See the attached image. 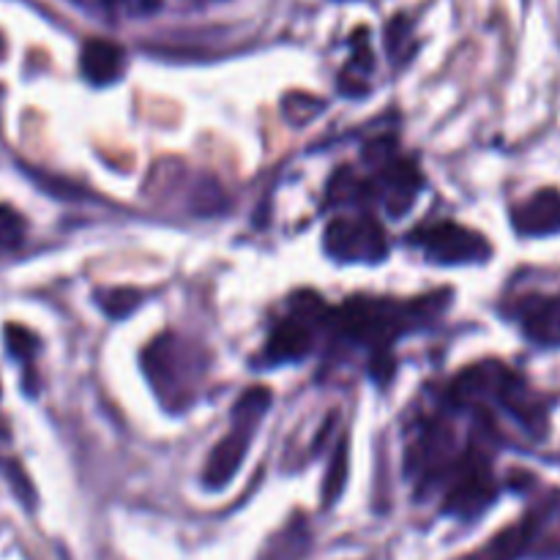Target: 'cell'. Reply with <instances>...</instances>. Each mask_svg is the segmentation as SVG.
<instances>
[{
	"label": "cell",
	"mask_w": 560,
	"mask_h": 560,
	"mask_svg": "<svg viewBox=\"0 0 560 560\" xmlns=\"http://www.w3.org/2000/svg\"><path fill=\"white\" fill-rule=\"evenodd\" d=\"M410 244L419 246L438 266H470L492 257V244L476 230L457 222H435L410 233Z\"/></svg>",
	"instance_id": "obj_4"
},
{
	"label": "cell",
	"mask_w": 560,
	"mask_h": 560,
	"mask_svg": "<svg viewBox=\"0 0 560 560\" xmlns=\"http://www.w3.org/2000/svg\"><path fill=\"white\" fill-rule=\"evenodd\" d=\"M107 3L129 16H145V14H153V11L162 5V0H107Z\"/></svg>",
	"instance_id": "obj_24"
},
{
	"label": "cell",
	"mask_w": 560,
	"mask_h": 560,
	"mask_svg": "<svg viewBox=\"0 0 560 560\" xmlns=\"http://www.w3.org/2000/svg\"><path fill=\"white\" fill-rule=\"evenodd\" d=\"M446 487V498H443V512L452 514L457 520H476L485 514L487 509L495 503L498 498V481L492 474V459L479 443H470L448 474L441 481Z\"/></svg>",
	"instance_id": "obj_3"
},
{
	"label": "cell",
	"mask_w": 560,
	"mask_h": 560,
	"mask_svg": "<svg viewBox=\"0 0 560 560\" xmlns=\"http://www.w3.org/2000/svg\"><path fill=\"white\" fill-rule=\"evenodd\" d=\"M345 481H348V441L339 443L331 457V465H328L326 485H323V506H334L339 501Z\"/></svg>",
	"instance_id": "obj_18"
},
{
	"label": "cell",
	"mask_w": 560,
	"mask_h": 560,
	"mask_svg": "<svg viewBox=\"0 0 560 560\" xmlns=\"http://www.w3.org/2000/svg\"><path fill=\"white\" fill-rule=\"evenodd\" d=\"M102 299V310L107 312L113 320H120V317H129L137 306L142 304V293L135 288H113L98 293Z\"/></svg>",
	"instance_id": "obj_22"
},
{
	"label": "cell",
	"mask_w": 560,
	"mask_h": 560,
	"mask_svg": "<svg viewBox=\"0 0 560 560\" xmlns=\"http://www.w3.org/2000/svg\"><path fill=\"white\" fill-rule=\"evenodd\" d=\"M142 370L159 402L180 413L195 402L208 372V353L191 339L162 334L142 350Z\"/></svg>",
	"instance_id": "obj_2"
},
{
	"label": "cell",
	"mask_w": 560,
	"mask_h": 560,
	"mask_svg": "<svg viewBox=\"0 0 560 560\" xmlns=\"http://www.w3.org/2000/svg\"><path fill=\"white\" fill-rule=\"evenodd\" d=\"M512 228L523 238H550L560 233V189H539L514 206Z\"/></svg>",
	"instance_id": "obj_10"
},
{
	"label": "cell",
	"mask_w": 560,
	"mask_h": 560,
	"mask_svg": "<svg viewBox=\"0 0 560 560\" xmlns=\"http://www.w3.org/2000/svg\"><path fill=\"white\" fill-rule=\"evenodd\" d=\"M353 58L345 66L342 74H339V91L345 96H364L370 91V74H372V49H370V31H355L353 33Z\"/></svg>",
	"instance_id": "obj_13"
},
{
	"label": "cell",
	"mask_w": 560,
	"mask_h": 560,
	"mask_svg": "<svg viewBox=\"0 0 560 560\" xmlns=\"http://www.w3.org/2000/svg\"><path fill=\"white\" fill-rule=\"evenodd\" d=\"M5 52H9V44H5V38H3V33H0V63H3V58H5Z\"/></svg>",
	"instance_id": "obj_25"
},
{
	"label": "cell",
	"mask_w": 560,
	"mask_h": 560,
	"mask_svg": "<svg viewBox=\"0 0 560 560\" xmlns=\"http://www.w3.org/2000/svg\"><path fill=\"white\" fill-rule=\"evenodd\" d=\"M552 503H556V498H547V501L539 503L534 512L525 514L520 523L503 528L501 534L492 536L481 550H476L474 556L465 560H520L523 556H528V552L536 547V541H539L541 528H545Z\"/></svg>",
	"instance_id": "obj_7"
},
{
	"label": "cell",
	"mask_w": 560,
	"mask_h": 560,
	"mask_svg": "<svg viewBox=\"0 0 560 560\" xmlns=\"http://www.w3.org/2000/svg\"><path fill=\"white\" fill-rule=\"evenodd\" d=\"M386 49L397 66H405L413 55V49H410V22L405 20V14H397L386 25Z\"/></svg>",
	"instance_id": "obj_21"
},
{
	"label": "cell",
	"mask_w": 560,
	"mask_h": 560,
	"mask_svg": "<svg viewBox=\"0 0 560 560\" xmlns=\"http://www.w3.org/2000/svg\"><path fill=\"white\" fill-rule=\"evenodd\" d=\"M252 438H255L252 427L235 424L233 421V430L211 448L206 468H202V485L208 490H222V487H228L233 481V476L238 474L246 454H249Z\"/></svg>",
	"instance_id": "obj_8"
},
{
	"label": "cell",
	"mask_w": 560,
	"mask_h": 560,
	"mask_svg": "<svg viewBox=\"0 0 560 560\" xmlns=\"http://www.w3.org/2000/svg\"><path fill=\"white\" fill-rule=\"evenodd\" d=\"M312 331L315 328L306 326L299 317H288V320L277 323L266 342L262 361H268V364H288V361L304 359V355L312 353V345H315Z\"/></svg>",
	"instance_id": "obj_12"
},
{
	"label": "cell",
	"mask_w": 560,
	"mask_h": 560,
	"mask_svg": "<svg viewBox=\"0 0 560 560\" xmlns=\"http://www.w3.org/2000/svg\"><path fill=\"white\" fill-rule=\"evenodd\" d=\"M80 71L91 85H113L126 71V52L109 38H88L80 52Z\"/></svg>",
	"instance_id": "obj_11"
},
{
	"label": "cell",
	"mask_w": 560,
	"mask_h": 560,
	"mask_svg": "<svg viewBox=\"0 0 560 560\" xmlns=\"http://www.w3.org/2000/svg\"><path fill=\"white\" fill-rule=\"evenodd\" d=\"M306 547H310V530H306L304 520H295L268 545L262 560H299Z\"/></svg>",
	"instance_id": "obj_15"
},
{
	"label": "cell",
	"mask_w": 560,
	"mask_h": 560,
	"mask_svg": "<svg viewBox=\"0 0 560 560\" xmlns=\"http://www.w3.org/2000/svg\"><path fill=\"white\" fill-rule=\"evenodd\" d=\"M27 222L16 208L0 202V255H11L25 244Z\"/></svg>",
	"instance_id": "obj_16"
},
{
	"label": "cell",
	"mask_w": 560,
	"mask_h": 560,
	"mask_svg": "<svg viewBox=\"0 0 560 560\" xmlns=\"http://www.w3.org/2000/svg\"><path fill=\"white\" fill-rule=\"evenodd\" d=\"M375 200V191H372V180L361 178L353 167H339L331 175L326 189V206L328 208H342V206H355V202Z\"/></svg>",
	"instance_id": "obj_14"
},
{
	"label": "cell",
	"mask_w": 560,
	"mask_h": 560,
	"mask_svg": "<svg viewBox=\"0 0 560 560\" xmlns=\"http://www.w3.org/2000/svg\"><path fill=\"white\" fill-rule=\"evenodd\" d=\"M514 317L536 348H560V293L520 299Z\"/></svg>",
	"instance_id": "obj_9"
},
{
	"label": "cell",
	"mask_w": 560,
	"mask_h": 560,
	"mask_svg": "<svg viewBox=\"0 0 560 560\" xmlns=\"http://www.w3.org/2000/svg\"><path fill=\"white\" fill-rule=\"evenodd\" d=\"M326 255L339 262H381L388 255V235L375 217H337L328 222Z\"/></svg>",
	"instance_id": "obj_5"
},
{
	"label": "cell",
	"mask_w": 560,
	"mask_h": 560,
	"mask_svg": "<svg viewBox=\"0 0 560 560\" xmlns=\"http://www.w3.org/2000/svg\"><path fill=\"white\" fill-rule=\"evenodd\" d=\"M3 339H5V350H9L11 359H16V361H22V364L31 366L33 355H36V350H38L36 334H33L31 328L20 326V323H9V326L3 328Z\"/></svg>",
	"instance_id": "obj_19"
},
{
	"label": "cell",
	"mask_w": 560,
	"mask_h": 560,
	"mask_svg": "<svg viewBox=\"0 0 560 560\" xmlns=\"http://www.w3.org/2000/svg\"><path fill=\"white\" fill-rule=\"evenodd\" d=\"M25 175H31V178L36 180V186H42L47 195L60 197V200H85L88 197V191L82 189V186L71 184V180H66V178H55V175L42 173V170L25 167Z\"/></svg>",
	"instance_id": "obj_23"
},
{
	"label": "cell",
	"mask_w": 560,
	"mask_h": 560,
	"mask_svg": "<svg viewBox=\"0 0 560 560\" xmlns=\"http://www.w3.org/2000/svg\"><path fill=\"white\" fill-rule=\"evenodd\" d=\"M0 470H3V479L9 481V487H11V492H14L16 501H20L27 512H33V509H36V490H33L25 468H22L16 459H0Z\"/></svg>",
	"instance_id": "obj_20"
},
{
	"label": "cell",
	"mask_w": 560,
	"mask_h": 560,
	"mask_svg": "<svg viewBox=\"0 0 560 560\" xmlns=\"http://www.w3.org/2000/svg\"><path fill=\"white\" fill-rule=\"evenodd\" d=\"M323 109H326V102L317 96H312V93L295 91V93H288V96L282 98V115L293 126L310 124V120L317 118Z\"/></svg>",
	"instance_id": "obj_17"
},
{
	"label": "cell",
	"mask_w": 560,
	"mask_h": 560,
	"mask_svg": "<svg viewBox=\"0 0 560 560\" xmlns=\"http://www.w3.org/2000/svg\"><path fill=\"white\" fill-rule=\"evenodd\" d=\"M448 293H430L413 301L392 299H350L331 310L326 326L345 342L370 345L375 350H392L394 339L416 328L430 326L446 312Z\"/></svg>",
	"instance_id": "obj_1"
},
{
	"label": "cell",
	"mask_w": 560,
	"mask_h": 560,
	"mask_svg": "<svg viewBox=\"0 0 560 560\" xmlns=\"http://www.w3.org/2000/svg\"><path fill=\"white\" fill-rule=\"evenodd\" d=\"M375 167H377V175L372 178L375 200L383 202L388 217L394 219L405 217V213L416 206L421 184H424L419 167H416L413 159H402L397 156V153H392L386 162L375 164Z\"/></svg>",
	"instance_id": "obj_6"
}]
</instances>
